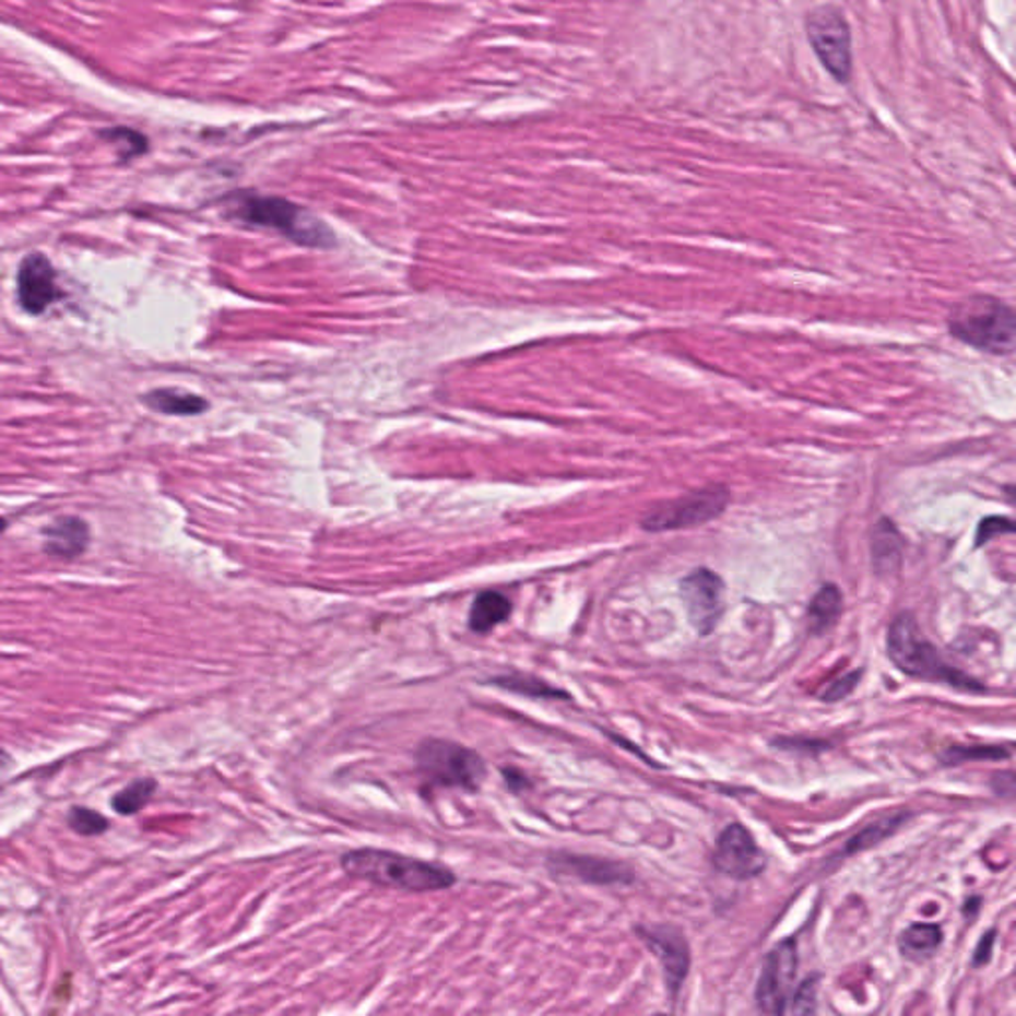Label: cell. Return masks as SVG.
Instances as JSON below:
<instances>
[{
  "mask_svg": "<svg viewBox=\"0 0 1016 1016\" xmlns=\"http://www.w3.org/2000/svg\"><path fill=\"white\" fill-rule=\"evenodd\" d=\"M340 865L350 877L407 894L444 891L457 884L454 872L445 865L378 848L350 850L340 858Z\"/></svg>",
  "mask_w": 1016,
  "mask_h": 1016,
  "instance_id": "cell-1",
  "label": "cell"
},
{
  "mask_svg": "<svg viewBox=\"0 0 1016 1016\" xmlns=\"http://www.w3.org/2000/svg\"><path fill=\"white\" fill-rule=\"evenodd\" d=\"M947 330L957 342L987 356L1006 357L1015 352V308L993 294H971L953 304Z\"/></svg>",
  "mask_w": 1016,
  "mask_h": 1016,
  "instance_id": "cell-2",
  "label": "cell"
},
{
  "mask_svg": "<svg viewBox=\"0 0 1016 1016\" xmlns=\"http://www.w3.org/2000/svg\"><path fill=\"white\" fill-rule=\"evenodd\" d=\"M887 655L891 663L909 677L943 683L961 692H984L983 683L977 682L971 675L953 668L941 658L937 648L923 636L918 619L911 614L896 617L887 629Z\"/></svg>",
  "mask_w": 1016,
  "mask_h": 1016,
  "instance_id": "cell-3",
  "label": "cell"
},
{
  "mask_svg": "<svg viewBox=\"0 0 1016 1016\" xmlns=\"http://www.w3.org/2000/svg\"><path fill=\"white\" fill-rule=\"evenodd\" d=\"M231 215L247 225L272 228L303 247L328 249L334 247V233L318 216L304 206L282 197L238 193L231 199Z\"/></svg>",
  "mask_w": 1016,
  "mask_h": 1016,
  "instance_id": "cell-4",
  "label": "cell"
},
{
  "mask_svg": "<svg viewBox=\"0 0 1016 1016\" xmlns=\"http://www.w3.org/2000/svg\"><path fill=\"white\" fill-rule=\"evenodd\" d=\"M804 31L824 70L838 84H850L854 76V38L846 12L834 4L814 7L804 16Z\"/></svg>",
  "mask_w": 1016,
  "mask_h": 1016,
  "instance_id": "cell-5",
  "label": "cell"
},
{
  "mask_svg": "<svg viewBox=\"0 0 1016 1016\" xmlns=\"http://www.w3.org/2000/svg\"><path fill=\"white\" fill-rule=\"evenodd\" d=\"M415 767L425 782L447 789L475 792L487 777V765L475 751L444 739L423 741L415 751Z\"/></svg>",
  "mask_w": 1016,
  "mask_h": 1016,
  "instance_id": "cell-6",
  "label": "cell"
},
{
  "mask_svg": "<svg viewBox=\"0 0 1016 1016\" xmlns=\"http://www.w3.org/2000/svg\"><path fill=\"white\" fill-rule=\"evenodd\" d=\"M731 495L724 487L693 491L683 497L663 500L643 515L641 527L649 532L687 530L707 524L729 507Z\"/></svg>",
  "mask_w": 1016,
  "mask_h": 1016,
  "instance_id": "cell-7",
  "label": "cell"
},
{
  "mask_svg": "<svg viewBox=\"0 0 1016 1016\" xmlns=\"http://www.w3.org/2000/svg\"><path fill=\"white\" fill-rule=\"evenodd\" d=\"M799 967L796 941L787 940L768 953L757 983V1006L763 1016H784Z\"/></svg>",
  "mask_w": 1016,
  "mask_h": 1016,
  "instance_id": "cell-8",
  "label": "cell"
},
{
  "mask_svg": "<svg viewBox=\"0 0 1016 1016\" xmlns=\"http://www.w3.org/2000/svg\"><path fill=\"white\" fill-rule=\"evenodd\" d=\"M683 606L693 629L701 636L713 631L724 612V584L721 576L697 568L682 580Z\"/></svg>",
  "mask_w": 1016,
  "mask_h": 1016,
  "instance_id": "cell-9",
  "label": "cell"
},
{
  "mask_svg": "<svg viewBox=\"0 0 1016 1016\" xmlns=\"http://www.w3.org/2000/svg\"><path fill=\"white\" fill-rule=\"evenodd\" d=\"M713 864L719 872L735 879L755 877L765 870L767 858L758 848L753 834L741 824H731L724 828L717 840Z\"/></svg>",
  "mask_w": 1016,
  "mask_h": 1016,
  "instance_id": "cell-10",
  "label": "cell"
},
{
  "mask_svg": "<svg viewBox=\"0 0 1016 1016\" xmlns=\"http://www.w3.org/2000/svg\"><path fill=\"white\" fill-rule=\"evenodd\" d=\"M60 298L55 264L40 252L22 259L16 274V300L26 314L40 316Z\"/></svg>",
  "mask_w": 1016,
  "mask_h": 1016,
  "instance_id": "cell-11",
  "label": "cell"
},
{
  "mask_svg": "<svg viewBox=\"0 0 1016 1016\" xmlns=\"http://www.w3.org/2000/svg\"><path fill=\"white\" fill-rule=\"evenodd\" d=\"M548 867L554 876L576 877L586 884L610 886V884H627L634 876L626 865L594 858V855L566 854L558 852L548 858Z\"/></svg>",
  "mask_w": 1016,
  "mask_h": 1016,
  "instance_id": "cell-12",
  "label": "cell"
},
{
  "mask_svg": "<svg viewBox=\"0 0 1016 1016\" xmlns=\"http://www.w3.org/2000/svg\"><path fill=\"white\" fill-rule=\"evenodd\" d=\"M43 551L50 558L74 563L92 542V530L82 517H58L40 530Z\"/></svg>",
  "mask_w": 1016,
  "mask_h": 1016,
  "instance_id": "cell-13",
  "label": "cell"
},
{
  "mask_svg": "<svg viewBox=\"0 0 1016 1016\" xmlns=\"http://www.w3.org/2000/svg\"><path fill=\"white\" fill-rule=\"evenodd\" d=\"M643 940L649 947L655 952L658 959L663 965L665 971V981L670 984L671 991L675 993L682 987L683 979L687 977L689 969V949L687 943L680 933L673 930H639Z\"/></svg>",
  "mask_w": 1016,
  "mask_h": 1016,
  "instance_id": "cell-14",
  "label": "cell"
},
{
  "mask_svg": "<svg viewBox=\"0 0 1016 1016\" xmlns=\"http://www.w3.org/2000/svg\"><path fill=\"white\" fill-rule=\"evenodd\" d=\"M872 564L877 576H891L899 570L903 558V539L898 527L889 519L877 520L872 529Z\"/></svg>",
  "mask_w": 1016,
  "mask_h": 1016,
  "instance_id": "cell-15",
  "label": "cell"
},
{
  "mask_svg": "<svg viewBox=\"0 0 1016 1016\" xmlns=\"http://www.w3.org/2000/svg\"><path fill=\"white\" fill-rule=\"evenodd\" d=\"M141 401L150 410L163 415H177V417H191L201 415L209 410V401L191 391L177 390V388H162L145 393Z\"/></svg>",
  "mask_w": 1016,
  "mask_h": 1016,
  "instance_id": "cell-16",
  "label": "cell"
},
{
  "mask_svg": "<svg viewBox=\"0 0 1016 1016\" xmlns=\"http://www.w3.org/2000/svg\"><path fill=\"white\" fill-rule=\"evenodd\" d=\"M512 612V604L507 595L498 592H481L476 595L471 614H469V627L475 634H488L493 631L498 624H505Z\"/></svg>",
  "mask_w": 1016,
  "mask_h": 1016,
  "instance_id": "cell-17",
  "label": "cell"
},
{
  "mask_svg": "<svg viewBox=\"0 0 1016 1016\" xmlns=\"http://www.w3.org/2000/svg\"><path fill=\"white\" fill-rule=\"evenodd\" d=\"M842 614V592L838 586H822L808 606V629L814 636L826 634Z\"/></svg>",
  "mask_w": 1016,
  "mask_h": 1016,
  "instance_id": "cell-18",
  "label": "cell"
},
{
  "mask_svg": "<svg viewBox=\"0 0 1016 1016\" xmlns=\"http://www.w3.org/2000/svg\"><path fill=\"white\" fill-rule=\"evenodd\" d=\"M943 941V931L935 923L911 925L899 937V952L911 961L930 959Z\"/></svg>",
  "mask_w": 1016,
  "mask_h": 1016,
  "instance_id": "cell-19",
  "label": "cell"
},
{
  "mask_svg": "<svg viewBox=\"0 0 1016 1016\" xmlns=\"http://www.w3.org/2000/svg\"><path fill=\"white\" fill-rule=\"evenodd\" d=\"M157 780L138 779L130 782L128 787L119 790L111 799V808L118 812L119 816H133L143 811L157 792Z\"/></svg>",
  "mask_w": 1016,
  "mask_h": 1016,
  "instance_id": "cell-20",
  "label": "cell"
},
{
  "mask_svg": "<svg viewBox=\"0 0 1016 1016\" xmlns=\"http://www.w3.org/2000/svg\"><path fill=\"white\" fill-rule=\"evenodd\" d=\"M1011 755H1013L1011 746L957 745L947 748L941 755V760H943V765H961V763H973V760H1006V758H1011Z\"/></svg>",
  "mask_w": 1016,
  "mask_h": 1016,
  "instance_id": "cell-21",
  "label": "cell"
},
{
  "mask_svg": "<svg viewBox=\"0 0 1016 1016\" xmlns=\"http://www.w3.org/2000/svg\"><path fill=\"white\" fill-rule=\"evenodd\" d=\"M493 683L498 685V687H503V689H507V692L529 695V697H536V699H568V695H566L563 689H556V687H552L548 683L541 682V680H536V677H529V675L497 677Z\"/></svg>",
  "mask_w": 1016,
  "mask_h": 1016,
  "instance_id": "cell-22",
  "label": "cell"
},
{
  "mask_svg": "<svg viewBox=\"0 0 1016 1016\" xmlns=\"http://www.w3.org/2000/svg\"><path fill=\"white\" fill-rule=\"evenodd\" d=\"M903 820H906V816L899 814V816H887V818H882V820H877L876 824L867 826L865 830H862L855 838L850 840V843H848V852H858V850H865V848H870V846H876V843L882 842L884 838H887L889 834L896 832L899 826L903 824Z\"/></svg>",
  "mask_w": 1016,
  "mask_h": 1016,
  "instance_id": "cell-23",
  "label": "cell"
},
{
  "mask_svg": "<svg viewBox=\"0 0 1016 1016\" xmlns=\"http://www.w3.org/2000/svg\"><path fill=\"white\" fill-rule=\"evenodd\" d=\"M68 826L80 836H99V834L108 832L109 820L104 814L92 811V808L74 806L68 812Z\"/></svg>",
  "mask_w": 1016,
  "mask_h": 1016,
  "instance_id": "cell-24",
  "label": "cell"
},
{
  "mask_svg": "<svg viewBox=\"0 0 1016 1016\" xmlns=\"http://www.w3.org/2000/svg\"><path fill=\"white\" fill-rule=\"evenodd\" d=\"M102 138H108L118 147L119 157L123 162H131L133 157L147 152L145 135H141L140 131L130 130V128L128 130L119 128V130L104 131Z\"/></svg>",
  "mask_w": 1016,
  "mask_h": 1016,
  "instance_id": "cell-25",
  "label": "cell"
},
{
  "mask_svg": "<svg viewBox=\"0 0 1016 1016\" xmlns=\"http://www.w3.org/2000/svg\"><path fill=\"white\" fill-rule=\"evenodd\" d=\"M818 979L812 977L801 984L796 995L792 999V1016H818V1001H816V991H818Z\"/></svg>",
  "mask_w": 1016,
  "mask_h": 1016,
  "instance_id": "cell-26",
  "label": "cell"
},
{
  "mask_svg": "<svg viewBox=\"0 0 1016 1016\" xmlns=\"http://www.w3.org/2000/svg\"><path fill=\"white\" fill-rule=\"evenodd\" d=\"M860 677H862V671H852V673H848V675L838 677L836 682L830 683L828 687L822 689V701H828V704L842 701L850 693L854 692V687L858 685V682H860Z\"/></svg>",
  "mask_w": 1016,
  "mask_h": 1016,
  "instance_id": "cell-27",
  "label": "cell"
},
{
  "mask_svg": "<svg viewBox=\"0 0 1016 1016\" xmlns=\"http://www.w3.org/2000/svg\"><path fill=\"white\" fill-rule=\"evenodd\" d=\"M1011 532H1015V522L1013 520L1005 519V517H989V519L981 520V524L977 529L974 544L983 546L987 542L993 541L999 534H1011Z\"/></svg>",
  "mask_w": 1016,
  "mask_h": 1016,
  "instance_id": "cell-28",
  "label": "cell"
},
{
  "mask_svg": "<svg viewBox=\"0 0 1016 1016\" xmlns=\"http://www.w3.org/2000/svg\"><path fill=\"white\" fill-rule=\"evenodd\" d=\"M993 943H995V931H989L987 935H983V940L979 943L977 952H974V965H984L991 959V952H993Z\"/></svg>",
  "mask_w": 1016,
  "mask_h": 1016,
  "instance_id": "cell-29",
  "label": "cell"
},
{
  "mask_svg": "<svg viewBox=\"0 0 1016 1016\" xmlns=\"http://www.w3.org/2000/svg\"><path fill=\"white\" fill-rule=\"evenodd\" d=\"M772 745L780 746V748H789V751L790 748H792V751H794V748H801L802 745H804V748H811V751H822V748H828V745H826V743H822V741L801 743V741H794V739H787V741H775Z\"/></svg>",
  "mask_w": 1016,
  "mask_h": 1016,
  "instance_id": "cell-30",
  "label": "cell"
},
{
  "mask_svg": "<svg viewBox=\"0 0 1016 1016\" xmlns=\"http://www.w3.org/2000/svg\"><path fill=\"white\" fill-rule=\"evenodd\" d=\"M505 777H507L508 787L512 790H517V792L529 787V780L524 779L519 770L507 768V770H505Z\"/></svg>",
  "mask_w": 1016,
  "mask_h": 1016,
  "instance_id": "cell-31",
  "label": "cell"
},
{
  "mask_svg": "<svg viewBox=\"0 0 1016 1016\" xmlns=\"http://www.w3.org/2000/svg\"><path fill=\"white\" fill-rule=\"evenodd\" d=\"M11 767H12L11 755H9V753H7L4 748H0V772H4V770H9V768Z\"/></svg>",
  "mask_w": 1016,
  "mask_h": 1016,
  "instance_id": "cell-32",
  "label": "cell"
},
{
  "mask_svg": "<svg viewBox=\"0 0 1016 1016\" xmlns=\"http://www.w3.org/2000/svg\"><path fill=\"white\" fill-rule=\"evenodd\" d=\"M7 529H9V520L4 519V517H0V534Z\"/></svg>",
  "mask_w": 1016,
  "mask_h": 1016,
  "instance_id": "cell-33",
  "label": "cell"
}]
</instances>
